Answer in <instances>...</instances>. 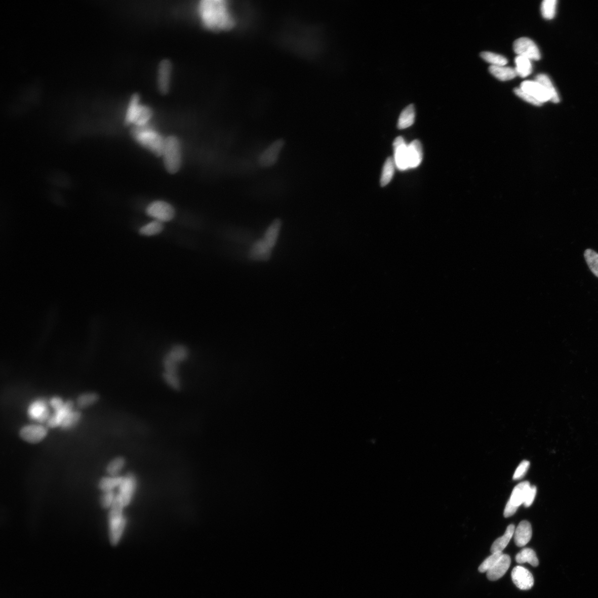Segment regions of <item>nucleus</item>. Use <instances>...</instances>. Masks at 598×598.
Returning <instances> with one entry per match:
<instances>
[{
    "mask_svg": "<svg viewBox=\"0 0 598 598\" xmlns=\"http://www.w3.org/2000/svg\"><path fill=\"white\" fill-rule=\"evenodd\" d=\"M416 110L413 104H411L402 111L399 117L397 127L405 129L411 127L415 121Z\"/></svg>",
    "mask_w": 598,
    "mask_h": 598,
    "instance_id": "obj_25",
    "label": "nucleus"
},
{
    "mask_svg": "<svg viewBox=\"0 0 598 598\" xmlns=\"http://www.w3.org/2000/svg\"><path fill=\"white\" fill-rule=\"evenodd\" d=\"M198 12L204 26L209 30H228L234 25L226 2H201L198 6Z\"/></svg>",
    "mask_w": 598,
    "mask_h": 598,
    "instance_id": "obj_1",
    "label": "nucleus"
},
{
    "mask_svg": "<svg viewBox=\"0 0 598 598\" xmlns=\"http://www.w3.org/2000/svg\"><path fill=\"white\" fill-rule=\"evenodd\" d=\"M282 226V222L280 219H276L265 230L263 239L271 249H273L276 244Z\"/></svg>",
    "mask_w": 598,
    "mask_h": 598,
    "instance_id": "obj_22",
    "label": "nucleus"
},
{
    "mask_svg": "<svg viewBox=\"0 0 598 598\" xmlns=\"http://www.w3.org/2000/svg\"><path fill=\"white\" fill-rule=\"evenodd\" d=\"M489 71L495 78L502 81L511 80L515 78L517 74L515 68L504 66H493L489 68Z\"/></svg>",
    "mask_w": 598,
    "mask_h": 598,
    "instance_id": "obj_26",
    "label": "nucleus"
},
{
    "mask_svg": "<svg viewBox=\"0 0 598 598\" xmlns=\"http://www.w3.org/2000/svg\"><path fill=\"white\" fill-rule=\"evenodd\" d=\"M284 145L285 142L283 139L272 142L258 157L257 162L260 167L269 168L276 164L279 161Z\"/></svg>",
    "mask_w": 598,
    "mask_h": 598,
    "instance_id": "obj_6",
    "label": "nucleus"
},
{
    "mask_svg": "<svg viewBox=\"0 0 598 598\" xmlns=\"http://www.w3.org/2000/svg\"><path fill=\"white\" fill-rule=\"evenodd\" d=\"M272 249L262 238L253 243L248 252L249 259L254 261H267L271 256Z\"/></svg>",
    "mask_w": 598,
    "mask_h": 598,
    "instance_id": "obj_14",
    "label": "nucleus"
},
{
    "mask_svg": "<svg viewBox=\"0 0 598 598\" xmlns=\"http://www.w3.org/2000/svg\"><path fill=\"white\" fill-rule=\"evenodd\" d=\"M515 531V527L513 525H509L505 534L502 537L497 539L494 542L491 548V552L494 553L496 552H502L504 550L510 542L511 539L514 535Z\"/></svg>",
    "mask_w": 598,
    "mask_h": 598,
    "instance_id": "obj_24",
    "label": "nucleus"
},
{
    "mask_svg": "<svg viewBox=\"0 0 598 598\" xmlns=\"http://www.w3.org/2000/svg\"><path fill=\"white\" fill-rule=\"evenodd\" d=\"M514 540L516 546L522 547L526 545L532 538V530L530 523L527 521L521 522L514 532Z\"/></svg>",
    "mask_w": 598,
    "mask_h": 598,
    "instance_id": "obj_18",
    "label": "nucleus"
},
{
    "mask_svg": "<svg viewBox=\"0 0 598 598\" xmlns=\"http://www.w3.org/2000/svg\"><path fill=\"white\" fill-rule=\"evenodd\" d=\"M140 97L138 93L133 94L128 106L126 117V124L127 126L133 124L134 115L138 105L140 104Z\"/></svg>",
    "mask_w": 598,
    "mask_h": 598,
    "instance_id": "obj_35",
    "label": "nucleus"
},
{
    "mask_svg": "<svg viewBox=\"0 0 598 598\" xmlns=\"http://www.w3.org/2000/svg\"><path fill=\"white\" fill-rule=\"evenodd\" d=\"M517 508L513 506L507 502L504 510V516L507 518L513 516L517 511Z\"/></svg>",
    "mask_w": 598,
    "mask_h": 598,
    "instance_id": "obj_46",
    "label": "nucleus"
},
{
    "mask_svg": "<svg viewBox=\"0 0 598 598\" xmlns=\"http://www.w3.org/2000/svg\"><path fill=\"white\" fill-rule=\"evenodd\" d=\"M394 161L395 167L401 171L409 169L408 156V145L404 138H396L393 142Z\"/></svg>",
    "mask_w": 598,
    "mask_h": 598,
    "instance_id": "obj_11",
    "label": "nucleus"
},
{
    "mask_svg": "<svg viewBox=\"0 0 598 598\" xmlns=\"http://www.w3.org/2000/svg\"><path fill=\"white\" fill-rule=\"evenodd\" d=\"M125 507L119 494L111 507L109 514V539L112 546H116L119 543L125 531L127 519L124 514Z\"/></svg>",
    "mask_w": 598,
    "mask_h": 598,
    "instance_id": "obj_4",
    "label": "nucleus"
},
{
    "mask_svg": "<svg viewBox=\"0 0 598 598\" xmlns=\"http://www.w3.org/2000/svg\"><path fill=\"white\" fill-rule=\"evenodd\" d=\"M510 556L503 554L496 564L487 572V577L490 581H495L504 576L511 565Z\"/></svg>",
    "mask_w": 598,
    "mask_h": 598,
    "instance_id": "obj_19",
    "label": "nucleus"
},
{
    "mask_svg": "<svg viewBox=\"0 0 598 598\" xmlns=\"http://www.w3.org/2000/svg\"><path fill=\"white\" fill-rule=\"evenodd\" d=\"M28 415L32 420L39 423L48 421L51 415L46 402L43 399L35 400L28 408Z\"/></svg>",
    "mask_w": 598,
    "mask_h": 598,
    "instance_id": "obj_15",
    "label": "nucleus"
},
{
    "mask_svg": "<svg viewBox=\"0 0 598 598\" xmlns=\"http://www.w3.org/2000/svg\"><path fill=\"white\" fill-rule=\"evenodd\" d=\"M64 403L61 398L59 397V396H54V397L51 399L50 405L53 409L55 410L57 408L61 407L64 404Z\"/></svg>",
    "mask_w": 598,
    "mask_h": 598,
    "instance_id": "obj_45",
    "label": "nucleus"
},
{
    "mask_svg": "<svg viewBox=\"0 0 598 598\" xmlns=\"http://www.w3.org/2000/svg\"><path fill=\"white\" fill-rule=\"evenodd\" d=\"M172 72H173V63L170 60L164 59L159 63L157 69V86L160 93L164 96L169 92Z\"/></svg>",
    "mask_w": 598,
    "mask_h": 598,
    "instance_id": "obj_9",
    "label": "nucleus"
},
{
    "mask_svg": "<svg viewBox=\"0 0 598 598\" xmlns=\"http://www.w3.org/2000/svg\"><path fill=\"white\" fill-rule=\"evenodd\" d=\"M395 163L394 158L388 157L385 162L381 178V185L382 187L387 186L391 181L394 173Z\"/></svg>",
    "mask_w": 598,
    "mask_h": 598,
    "instance_id": "obj_30",
    "label": "nucleus"
},
{
    "mask_svg": "<svg viewBox=\"0 0 598 598\" xmlns=\"http://www.w3.org/2000/svg\"><path fill=\"white\" fill-rule=\"evenodd\" d=\"M138 485V480L134 473L129 472L126 476H124L123 481L119 487V493L118 494L121 497L125 507L128 506L132 501L137 492Z\"/></svg>",
    "mask_w": 598,
    "mask_h": 598,
    "instance_id": "obj_10",
    "label": "nucleus"
},
{
    "mask_svg": "<svg viewBox=\"0 0 598 598\" xmlns=\"http://www.w3.org/2000/svg\"><path fill=\"white\" fill-rule=\"evenodd\" d=\"M116 495L114 491H106L104 492L100 498V504L104 508H111L115 501Z\"/></svg>",
    "mask_w": 598,
    "mask_h": 598,
    "instance_id": "obj_41",
    "label": "nucleus"
},
{
    "mask_svg": "<svg viewBox=\"0 0 598 598\" xmlns=\"http://www.w3.org/2000/svg\"><path fill=\"white\" fill-rule=\"evenodd\" d=\"M502 552H496L492 553L488 558L485 560L482 565L479 567V571L481 573H485L488 572L499 561L502 555Z\"/></svg>",
    "mask_w": 598,
    "mask_h": 598,
    "instance_id": "obj_39",
    "label": "nucleus"
},
{
    "mask_svg": "<svg viewBox=\"0 0 598 598\" xmlns=\"http://www.w3.org/2000/svg\"><path fill=\"white\" fill-rule=\"evenodd\" d=\"M513 50L518 56L528 58L529 60H540V52L535 43L529 38H520L514 41Z\"/></svg>",
    "mask_w": 598,
    "mask_h": 598,
    "instance_id": "obj_8",
    "label": "nucleus"
},
{
    "mask_svg": "<svg viewBox=\"0 0 598 598\" xmlns=\"http://www.w3.org/2000/svg\"><path fill=\"white\" fill-rule=\"evenodd\" d=\"M556 0H544L541 5V12L544 19H552L555 14Z\"/></svg>",
    "mask_w": 598,
    "mask_h": 598,
    "instance_id": "obj_38",
    "label": "nucleus"
},
{
    "mask_svg": "<svg viewBox=\"0 0 598 598\" xmlns=\"http://www.w3.org/2000/svg\"><path fill=\"white\" fill-rule=\"evenodd\" d=\"M516 561L518 564L528 563L534 567H537L539 565L536 554L531 548H524L521 550L516 556Z\"/></svg>",
    "mask_w": 598,
    "mask_h": 598,
    "instance_id": "obj_28",
    "label": "nucleus"
},
{
    "mask_svg": "<svg viewBox=\"0 0 598 598\" xmlns=\"http://www.w3.org/2000/svg\"><path fill=\"white\" fill-rule=\"evenodd\" d=\"M512 581L521 590L531 589L534 584V578L531 572L522 566L514 567L511 573Z\"/></svg>",
    "mask_w": 598,
    "mask_h": 598,
    "instance_id": "obj_12",
    "label": "nucleus"
},
{
    "mask_svg": "<svg viewBox=\"0 0 598 598\" xmlns=\"http://www.w3.org/2000/svg\"><path fill=\"white\" fill-rule=\"evenodd\" d=\"M164 229L163 222L154 221L147 223L139 229V233L146 236H151L161 233Z\"/></svg>",
    "mask_w": 598,
    "mask_h": 598,
    "instance_id": "obj_31",
    "label": "nucleus"
},
{
    "mask_svg": "<svg viewBox=\"0 0 598 598\" xmlns=\"http://www.w3.org/2000/svg\"><path fill=\"white\" fill-rule=\"evenodd\" d=\"M537 494V488L535 486H531L527 493L524 505L526 507H529L534 502Z\"/></svg>",
    "mask_w": 598,
    "mask_h": 598,
    "instance_id": "obj_44",
    "label": "nucleus"
},
{
    "mask_svg": "<svg viewBox=\"0 0 598 598\" xmlns=\"http://www.w3.org/2000/svg\"><path fill=\"white\" fill-rule=\"evenodd\" d=\"M520 88L524 92L530 94L531 96L536 99L542 104L550 100L549 95L545 88L535 81H524L521 85Z\"/></svg>",
    "mask_w": 598,
    "mask_h": 598,
    "instance_id": "obj_17",
    "label": "nucleus"
},
{
    "mask_svg": "<svg viewBox=\"0 0 598 598\" xmlns=\"http://www.w3.org/2000/svg\"><path fill=\"white\" fill-rule=\"evenodd\" d=\"M584 257L592 273L598 277V254L588 249L584 252Z\"/></svg>",
    "mask_w": 598,
    "mask_h": 598,
    "instance_id": "obj_37",
    "label": "nucleus"
},
{
    "mask_svg": "<svg viewBox=\"0 0 598 598\" xmlns=\"http://www.w3.org/2000/svg\"><path fill=\"white\" fill-rule=\"evenodd\" d=\"M152 115L153 111L150 106L140 104L136 109L133 124L137 126L146 125L150 120Z\"/></svg>",
    "mask_w": 598,
    "mask_h": 598,
    "instance_id": "obj_23",
    "label": "nucleus"
},
{
    "mask_svg": "<svg viewBox=\"0 0 598 598\" xmlns=\"http://www.w3.org/2000/svg\"><path fill=\"white\" fill-rule=\"evenodd\" d=\"M81 418V414L79 412L73 411L71 413L69 416L64 420L62 424L61 427L64 430H68L73 428L78 424Z\"/></svg>",
    "mask_w": 598,
    "mask_h": 598,
    "instance_id": "obj_40",
    "label": "nucleus"
},
{
    "mask_svg": "<svg viewBox=\"0 0 598 598\" xmlns=\"http://www.w3.org/2000/svg\"><path fill=\"white\" fill-rule=\"evenodd\" d=\"M530 463L529 461H523L522 463H521L519 465L517 468L514 473L513 476V480H514V481H518V480L523 478L526 475L527 471H528L530 467Z\"/></svg>",
    "mask_w": 598,
    "mask_h": 598,
    "instance_id": "obj_43",
    "label": "nucleus"
},
{
    "mask_svg": "<svg viewBox=\"0 0 598 598\" xmlns=\"http://www.w3.org/2000/svg\"><path fill=\"white\" fill-rule=\"evenodd\" d=\"M535 81L541 84L548 92L549 95L550 99L551 101L554 103H557L560 102V98L557 92H556L555 88L554 87L551 81L550 80L549 77L544 74H538L536 76Z\"/></svg>",
    "mask_w": 598,
    "mask_h": 598,
    "instance_id": "obj_27",
    "label": "nucleus"
},
{
    "mask_svg": "<svg viewBox=\"0 0 598 598\" xmlns=\"http://www.w3.org/2000/svg\"><path fill=\"white\" fill-rule=\"evenodd\" d=\"M124 476L105 477L101 479L99 484V488L103 491H113L116 487H119L123 481Z\"/></svg>",
    "mask_w": 598,
    "mask_h": 598,
    "instance_id": "obj_32",
    "label": "nucleus"
},
{
    "mask_svg": "<svg viewBox=\"0 0 598 598\" xmlns=\"http://www.w3.org/2000/svg\"><path fill=\"white\" fill-rule=\"evenodd\" d=\"M166 170L174 174L178 172L181 165V150L178 139L174 136L165 139L163 153Z\"/></svg>",
    "mask_w": 598,
    "mask_h": 598,
    "instance_id": "obj_5",
    "label": "nucleus"
},
{
    "mask_svg": "<svg viewBox=\"0 0 598 598\" xmlns=\"http://www.w3.org/2000/svg\"><path fill=\"white\" fill-rule=\"evenodd\" d=\"M516 72L522 78H525L532 72V67L531 60L523 56H518L515 58Z\"/></svg>",
    "mask_w": 598,
    "mask_h": 598,
    "instance_id": "obj_29",
    "label": "nucleus"
},
{
    "mask_svg": "<svg viewBox=\"0 0 598 598\" xmlns=\"http://www.w3.org/2000/svg\"><path fill=\"white\" fill-rule=\"evenodd\" d=\"M481 57L484 60L492 64L493 66H504L507 63V59L501 55L490 52L481 53Z\"/></svg>",
    "mask_w": 598,
    "mask_h": 598,
    "instance_id": "obj_33",
    "label": "nucleus"
},
{
    "mask_svg": "<svg viewBox=\"0 0 598 598\" xmlns=\"http://www.w3.org/2000/svg\"><path fill=\"white\" fill-rule=\"evenodd\" d=\"M134 140L156 156H163L165 139L149 124L134 126L131 130Z\"/></svg>",
    "mask_w": 598,
    "mask_h": 598,
    "instance_id": "obj_3",
    "label": "nucleus"
},
{
    "mask_svg": "<svg viewBox=\"0 0 598 598\" xmlns=\"http://www.w3.org/2000/svg\"><path fill=\"white\" fill-rule=\"evenodd\" d=\"M408 156L410 169L416 168L422 163L423 149L419 140H414L408 145Z\"/></svg>",
    "mask_w": 598,
    "mask_h": 598,
    "instance_id": "obj_20",
    "label": "nucleus"
},
{
    "mask_svg": "<svg viewBox=\"0 0 598 598\" xmlns=\"http://www.w3.org/2000/svg\"><path fill=\"white\" fill-rule=\"evenodd\" d=\"M48 434V429L43 425H29L23 427L20 431V435L23 441L32 444L39 443Z\"/></svg>",
    "mask_w": 598,
    "mask_h": 598,
    "instance_id": "obj_13",
    "label": "nucleus"
},
{
    "mask_svg": "<svg viewBox=\"0 0 598 598\" xmlns=\"http://www.w3.org/2000/svg\"><path fill=\"white\" fill-rule=\"evenodd\" d=\"M146 212L148 216L163 223L171 221L175 215L174 207L162 201H156L151 203L147 206Z\"/></svg>",
    "mask_w": 598,
    "mask_h": 598,
    "instance_id": "obj_7",
    "label": "nucleus"
},
{
    "mask_svg": "<svg viewBox=\"0 0 598 598\" xmlns=\"http://www.w3.org/2000/svg\"><path fill=\"white\" fill-rule=\"evenodd\" d=\"M74 404L72 401H68L60 408L54 410L55 413L51 415L47 422V425L51 428L60 427L69 414L74 411Z\"/></svg>",
    "mask_w": 598,
    "mask_h": 598,
    "instance_id": "obj_16",
    "label": "nucleus"
},
{
    "mask_svg": "<svg viewBox=\"0 0 598 598\" xmlns=\"http://www.w3.org/2000/svg\"><path fill=\"white\" fill-rule=\"evenodd\" d=\"M531 487L528 482L521 483L515 487L512 491L510 499L508 502L513 506L519 508L524 504L527 493Z\"/></svg>",
    "mask_w": 598,
    "mask_h": 598,
    "instance_id": "obj_21",
    "label": "nucleus"
},
{
    "mask_svg": "<svg viewBox=\"0 0 598 598\" xmlns=\"http://www.w3.org/2000/svg\"><path fill=\"white\" fill-rule=\"evenodd\" d=\"M99 400V395L95 393H86L79 396L77 400V405L80 408H87L96 404Z\"/></svg>",
    "mask_w": 598,
    "mask_h": 598,
    "instance_id": "obj_36",
    "label": "nucleus"
},
{
    "mask_svg": "<svg viewBox=\"0 0 598 598\" xmlns=\"http://www.w3.org/2000/svg\"><path fill=\"white\" fill-rule=\"evenodd\" d=\"M126 464V460L125 458L122 457L116 458L110 461L106 467V471L111 476H119V473Z\"/></svg>",
    "mask_w": 598,
    "mask_h": 598,
    "instance_id": "obj_34",
    "label": "nucleus"
},
{
    "mask_svg": "<svg viewBox=\"0 0 598 598\" xmlns=\"http://www.w3.org/2000/svg\"><path fill=\"white\" fill-rule=\"evenodd\" d=\"M514 92L515 94H516V96L519 97L520 98H522L525 100V101L531 104L537 106H541L542 104L541 102H539L538 100L531 96L529 93L524 92L520 88H515L514 90Z\"/></svg>",
    "mask_w": 598,
    "mask_h": 598,
    "instance_id": "obj_42",
    "label": "nucleus"
},
{
    "mask_svg": "<svg viewBox=\"0 0 598 598\" xmlns=\"http://www.w3.org/2000/svg\"><path fill=\"white\" fill-rule=\"evenodd\" d=\"M187 348L181 344L175 345L169 349L163 358V378L164 382L171 389L180 390L181 381L179 374L182 363L188 356Z\"/></svg>",
    "mask_w": 598,
    "mask_h": 598,
    "instance_id": "obj_2",
    "label": "nucleus"
}]
</instances>
